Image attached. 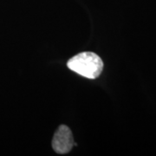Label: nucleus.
I'll use <instances>...</instances> for the list:
<instances>
[{
  "label": "nucleus",
  "mask_w": 156,
  "mask_h": 156,
  "mask_svg": "<svg viewBox=\"0 0 156 156\" xmlns=\"http://www.w3.org/2000/svg\"><path fill=\"white\" fill-rule=\"evenodd\" d=\"M76 145L71 130L66 125H62L56 131L52 140V147L57 154H68Z\"/></svg>",
  "instance_id": "f03ea898"
},
{
  "label": "nucleus",
  "mask_w": 156,
  "mask_h": 156,
  "mask_svg": "<svg viewBox=\"0 0 156 156\" xmlns=\"http://www.w3.org/2000/svg\"><path fill=\"white\" fill-rule=\"evenodd\" d=\"M68 68L78 75L89 79H95L101 75L103 62L99 56L93 52H83L70 58Z\"/></svg>",
  "instance_id": "f257e3e1"
}]
</instances>
